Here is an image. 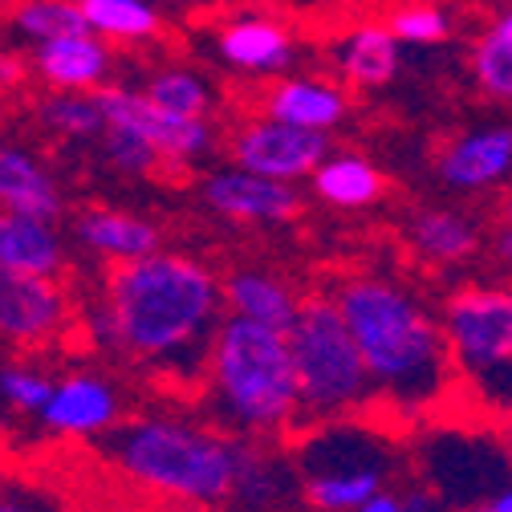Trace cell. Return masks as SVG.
I'll use <instances>...</instances> for the list:
<instances>
[{"label":"cell","mask_w":512,"mask_h":512,"mask_svg":"<svg viewBox=\"0 0 512 512\" xmlns=\"http://www.w3.org/2000/svg\"><path fill=\"white\" fill-rule=\"evenodd\" d=\"M252 443L200 415L143 411L102 439V460L151 504L228 508Z\"/></svg>","instance_id":"cell-3"},{"label":"cell","mask_w":512,"mask_h":512,"mask_svg":"<svg viewBox=\"0 0 512 512\" xmlns=\"http://www.w3.org/2000/svg\"><path fill=\"white\" fill-rule=\"evenodd\" d=\"M143 94L155 110L183 114V118H208V106H212V86L196 70H159L155 78H147Z\"/></svg>","instance_id":"cell-28"},{"label":"cell","mask_w":512,"mask_h":512,"mask_svg":"<svg viewBox=\"0 0 512 512\" xmlns=\"http://www.w3.org/2000/svg\"><path fill=\"white\" fill-rule=\"evenodd\" d=\"M452 512H512V480L500 484L492 496H484V500H476V504H460V508H452Z\"/></svg>","instance_id":"cell-36"},{"label":"cell","mask_w":512,"mask_h":512,"mask_svg":"<svg viewBox=\"0 0 512 512\" xmlns=\"http://www.w3.org/2000/svg\"><path fill=\"white\" fill-rule=\"evenodd\" d=\"M261 5H269V0H261Z\"/></svg>","instance_id":"cell-43"},{"label":"cell","mask_w":512,"mask_h":512,"mask_svg":"<svg viewBox=\"0 0 512 512\" xmlns=\"http://www.w3.org/2000/svg\"><path fill=\"white\" fill-rule=\"evenodd\" d=\"M496 5H504V9H508V5H512V0H496Z\"/></svg>","instance_id":"cell-41"},{"label":"cell","mask_w":512,"mask_h":512,"mask_svg":"<svg viewBox=\"0 0 512 512\" xmlns=\"http://www.w3.org/2000/svg\"><path fill=\"white\" fill-rule=\"evenodd\" d=\"M57 220L0 212V269L57 277L66 269V240L53 228Z\"/></svg>","instance_id":"cell-20"},{"label":"cell","mask_w":512,"mask_h":512,"mask_svg":"<svg viewBox=\"0 0 512 512\" xmlns=\"http://www.w3.org/2000/svg\"><path fill=\"white\" fill-rule=\"evenodd\" d=\"M338 70L358 90H378L399 74V41L387 25H358L338 45Z\"/></svg>","instance_id":"cell-23"},{"label":"cell","mask_w":512,"mask_h":512,"mask_svg":"<svg viewBox=\"0 0 512 512\" xmlns=\"http://www.w3.org/2000/svg\"><path fill=\"white\" fill-rule=\"evenodd\" d=\"M387 29L403 45H435V41L447 37V13L435 9V5H407V9L391 13Z\"/></svg>","instance_id":"cell-32"},{"label":"cell","mask_w":512,"mask_h":512,"mask_svg":"<svg viewBox=\"0 0 512 512\" xmlns=\"http://www.w3.org/2000/svg\"><path fill=\"white\" fill-rule=\"evenodd\" d=\"M29 57L17 45H0V94H13L29 82Z\"/></svg>","instance_id":"cell-33"},{"label":"cell","mask_w":512,"mask_h":512,"mask_svg":"<svg viewBox=\"0 0 512 512\" xmlns=\"http://www.w3.org/2000/svg\"><path fill=\"white\" fill-rule=\"evenodd\" d=\"M228 151H232V163L252 175L297 183V179H309L313 167L330 155V135L297 131V126H285L273 118H248L228 139Z\"/></svg>","instance_id":"cell-9"},{"label":"cell","mask_w":512,"mask_h":512,"mask_svg":"<svg viewBox=\"0 0 512 512\" xmlns=\"http://www.w3.org/2000/svg\"><path fill=\"white\" fill-rule=\"evenodd\" d=\"M82 21L106 45H139L159 33V13L151 0H78Z\"/></svg>","instance_id":"cell-25"},{"label":"cell","mask_w":512,"mask_h":512,"mask_svg":"<svg viewBox=\"0 0 512 512\" xmlns=\"http://www.w3.org/2000/svg\"><path fill=\"white\" fill-rule=\"evenodd\" d=\"M293 500H301L293 460L277 452V443L256 439L224 512H289Z\"/></svg>","instance_id":"cell-19"},{"label":"cell","mask_w":512,"mask_h":512,"mask_svg":"<svg viewBox=\"0 0 512 512\" xmlns=\"http://www.w3.org/2000/svg\"><path fill=\"white\" fill-rule=\"evenodd\" d=\"M5 5H9V0H0V13H5Z\"/></svg>","instance_id":"cell-42"},{"label":"cell","mask_w":512,"mask_h":512,"mask_svg":"<svg viewBox=\"0 0 512 512\" xmlns=\"http://www.w3.org/2000/svg\"><path fill=\"white\" fill-rule=\"evenodd\" d=\"M472 78H476V86L492 102L512 106V37L488 33V37L476 41V49H472Z\"/></svg>","instance_id":"cell-29"},{"label":"cell","mask_w":512,"mask_h":512,"mask_svg":"<svg viewBox=\"0 0 512 512\" xmlns=\"http://www.w3.org/2000/svg\"><path fill=\"white\" fill-rule=\"evenodd\" d=\"M204 204L236 224H285L301 212V196L293 183L252 175L244 167L212 171L204 183Z\"/></svg>","instance_id":"cell-13"},{"label":"cell","mask_w":512,"mask_h":512,"mask_svg":"<svg viewBox=\"0 0 512 512\" xmlns=\"http://www.w3.org/2000/svg\"><path fill=\"white\" fill-rule=\"evenodd\" d=\"M224 322L220 277L183 252H151L114 265L102 301L86 313V334L167 387L200 391L212 338Z\"/></svg>","instance_id":"cell-1"},{"label":"cell","mask_w":512,"mask_h":512,"mask_svg":"<svg viewBox=\"0 0 512 512\" xmlns=\"http://www.w3.org/2000/svg\"><path fill=\"white\" fill-rule=\"evenodd\" d=\"M0 512H57V504L33 488H0Z\"/></svg>","instance_id":"cell-34"},{"label":"cell","mask_w":512,"mask_h":512,"mask_svg":"<svg viewBox=\"0 0 512 512\" xmlns=\"http://www.w3.org/2000/svg\"><path fill=\"white\" fill-rule=\"evenodd\" d=\"M29 70L53 94H94L110 82L114 53L102 37H94L90 29H78V33H61L53 41L33 45Z\"/></svg>","instance_id":"cell-12"},{"label":"cell","mask_w":512,"mask_h":512,"mask_svg":"<svg viewBox=\"0 0 512 512\" xmlns=\"http://www.w3.org/2000/svg\"><path fill=\"white\" fill-rule=\"evenodd\" d=\"M439 326L452 362V399L488 423L512 419V285L452 293Z\"/></svg>","instance_id":"cell-5"},{"label":"cell","mask_w":512,"mask_h":512,"mask_svg":"<svg viewBox=\"0 0 512 512\" xmlns=\"http://www.w3.org/2000/svg\"><path fill=\"white\" fill-rule=\"evenodd\" d=\"M98 147L106 155V163L122 175H135V179H147V175H159L163 171V159L159 151L139 135V131H126V126H106L98 135Z\"/></svg>","instance_id":"cell-30"},{"label":"cell","mask_w":512,"mask_h":512,"mask_svg":"<svg viewBox=\"0 0 512 512\" xmlns=\"http://www.w3.org/2000/svg\"><path fill=\"white\" fill-rule=\"evenodd\" d=\"M496 256H500V265L512 269V224H504V228L496 232Z\"/></svg>","instance_id":"cell-39"},{"label":"cell","mask_w":512,"mask_h":512,"mask_svg":"<svg viewBox=\"0 0 512 512\" xmlns=\"http://www.w3.org/2000/svg\"><path fill=\"white\" fill-rule=\"evenodd\" d=\"M126 512H224V508H200V504H139V508H126Z\"/></svg>","instance_id":"cell-38"},{"label":"cell","mask_w":512,"mask_h":512,"mask_svg":"<svg viewBox=\"0 0 512 512\" xmlns=\"http://www.w3.org/2000/svg\"><path fill=\"white\" fill-rule=\"evenodd\" d=\"M285 338L297 382V431L338 419H362L374 411L366 366L330 293L301 297L297 322Z\"/></svg>","instance_id":"cell-6"},{"label":"cell","mask_w":512,"mask_h":512,"mask_svg":"<svg viewBox=\"0 0 512 512\" xmlns=\"http://www.w3.org/2000/svg\"><path fill=\"white\" fill-rule=\"evenodd\" d=\"M411 244L435 265H460L480 248V228L456 208H423L411 216Z\"/></svg>","instance_id":"cell-24"},{"label":"cell","mask_w":512,"mask_h":512,"mask_svg":"<svg viewBox=\"0 0 512 512\" xmlns=\"http://www.w3.org/2000/svg\"><path fill=\"white\" fill-rule=\"evenodd\" d=\"M0 212H21L57 220L61 216V191L41 159L17 143H0Z\"/></svg>","instance_id":"cell-21"},{"label":"cell","mask_w":512,"mask_h":512,"mask_svg":"<svg viewBox=\"0 0 512 512\" xmlns=\"http://www.w3.org/2000/svg\"><path fill=\"white\" fill-rule=\"evenodd\" d=\"M37 419L57 439H106L122 423V395L106 374L74 370L53 378V391Z\"/></svg>","instance_id":"cell-11"},{"label":"cell","mask_w":512,"mask_h":512,"mask_svg":"<svg viewBox=\"0 0 512 512\" xmlns=\"http://www.w3.org/2000/svg\"><path fill=\"white\" fill-rule=\"evenodd\" d=\"M399 500H403V512H452V508H447V500H443L427 480H419V484L403 488V492H399Z\"/></svg>","instance_id":"cell-35"},{"label":"cell","mask_w":512,"mask_h":512,"mask_svg":"<svg viewBox=\"0 0 512 512\" xmlns=\"http://www.w3.org/2000/svg\"><path fill=\"white\" fill-rule=\"evenodd\" d=\"M37 122L41 131H49L61 143H98L106 131V118L98 110L94 94H45L37 102Z\"/></svg>","instance_id":"cell-27"},{"label":"cell","mask_w":512,"mask_h":512,"mask_svg":"<svg viewBox=\"0 0 512 512\" xmlns=\"http://www.w3.org/2000/svg\"><path fill=\"white\" fill-rule=\"evenodd\" d=\"M313 183V196L338 208V212H358V208H370L382 200V191H387V179H382V171L354 155V151H330L322 163L313 167L309 175Z\"/></svg>","instance_id":"cell-22"},{"label":"cell","mask_w":512,"mask_h":512,"mask_svg":"<svg viewBox=\"0 0 512 512\" xmlns=\"http://www.w3.org/2000/svg\"><path fill=\"white\" fill-rule=\"evenodd\" d=\"M370 378L374 411L419 423L452 399V362L439 317L391 277L358 273L330 293Z\"/></svg>","instance_id":"cell-2"},{"label":"cell","mask_w":512,"mask_h":512,"mask_svg":"<svg viewBox=\"0 0 512 512\" xmlns=\"http://www.w3.org/2000/svg\"><path fill=\"white\" fill-rule=\"evenodd\" d=\"M98 110L106 118V126H126V131H139L163 159V167H191L196 159H204L216 143V131L208 118H183V114H167L155 110L147 102L143 90L131 86H102L94 90Z\"/></svg>","instance_id":"cell-8"},{"label":"cell","mask_w":512,"mask_h":512,"mask_svg":"<svg viewBox=\"0 0 512 512\" xmlns=\"http://www.w3.org/2000/svg\"><path fill=\"white\" fill-rule=\"evenodd\" d=\"M220 293H224L228 317H244V322L269 326L277 334H289L301 309V293L285 277L265 269H236L232 277L220 281Z\"/></svg>","instance_id":"cell-17"},{"label":"cell","mask_w":512,"mask_h":512,"mask_svg":"<svg viewBox=\"0 0 512 512\" xmlns=\"http://www.w3.org/2000/svg\"><path fill=\"white\" fill-rule=\"evenodd\" d=\"M53 391V378L29 362H5L0 366V403L17 415H37Z\"/></svg>","instance_id":"cell-31"},{"label":"cell","mask_w":512,"mask_h":512,"mask_svg":"<svg viewBox=\"0 0 512 512\" xmlns=\"http://www.w3.org/2000/svg\"><path fill=\"white\" fill-rule=\"evenodd\" d=\"M74 236L78 244H86L94 256L110 265H126V261H143V256L163 248V232L155 220L122 212V208H90L74 220Z\"/></svg>","instance_id":"cell-18"},{"label":"cell","mask_w":512,"mask_h":512,"mask_svg":"<svg viewBox=\"0 0 512 512\" xmlns=\"http://www.w3.org/2000/svg\"><path fill=\"white\" fill-rule=\"evenodd\" d=\"M265 118L297 126V131H322L330 135L346 118V90L326 82V78H277L265 90Z\"/></svg>","instance_id":"cell-15"},{"label":"cell","mask_w":512,"mask_h":512,"mask_svg":"<svg viewBox=\"0 0 512 512\" xmlns=\"http://www.w3.org/2000/svg\"><path fill=\"white\" fill-rule=\"evenodd\" d=\"M70 297L57 277L0 269V342L17 350H37L70 330Z\"/></svg>","instance_id":"cell-10"},{"label":"cell","mask_w":512,"mask_h":512,"mask_svg":"<svg viewBox=\"0 0 512 512\" xmlns=\"http://www.w3.org/2000/svg\"><path fill=\"white\" fill-rule=\"evenodd\" d=\"M350 512H403V500H399L395 488H382V492L366 496V500H362L358 508H350Z\"/></svg>","instance_id":"cell-37"},{"label":"cell","mask_w":512,"mask_h":512,"mask_svg":"<svg viewBox=\"0 0 512 512\" xmlns=\"http://www.w3.org/2000/svg\"><path fill=\"white\" fill-rule=\"evenodd\" d=\"M492 33H504V37H512V5L500 13V21L492 25Z\"/></svg>","instance_id":"cell-40"},{"label":"cell","mask_w":512,"mask_h":512,"mask_svg":"<svg viewBox=\"0 0 512 512\" xmlns=\"http://www.w3.org/2000/svg\"><path fill=\"white\" fill-rule=\"evenodd\" d=\"M5 33L17 45H41L61 33H78L86 29L82 9L74 0H9L5 5Z\"/></svg>","instance_id":"cell-26"},{"label":"cell","mask_w":512,"mask_h":512,"mask_svg":"<svg viewBox=\"0 0 512 512\" xmlns=\"http://www.w3.org/2000/svg\"><path fill=\"white\" fill-rule=\"evenodd\" d=\"M297 496L309 512H350L391 488V435L362 419H338L297 431Z\"/></svg>","instance_id":"cell-7"},{"label":"cell","mask_w":512,"mask_h":512,"mask_svg":"<svg viewBox=\"0 0 512 512\" xmlns=\"http://www.w3.org/2000/svg\"><path fill=\"white\" fill-rule=\"evenodd\" d=\"M216 49L224 66L244 78H281L293 66V33L261 13L228 21L216 37Z\"/></svg>","instance_id":"cell-14"},{"label":"cell","mask_w":512,"mask_h":512,"mask_svg":"<svg viewBox=\"0 0 512 512\" xmlns=\"http://www.w3.org/2000/svg\"><path fill=\"white\" fill-rule=\"evenodd\" d=\"M200 391L208 419L224 431L261 443H285L297 435V382L289 338L269 326L224 317L204 362Z\"/></svg>","instance_id":"cell-4"},{"label":"cell","mask_w":512,"mask_h":512,"mask_svg":"<svg viewBox=\"0 0 512 512\" xmlns=\"http://www.w3.org/2000/svg\"><path fill=\"white\" fill-rule=\"evenodd\" d=\"M74 5H78V0H74Z\"/></svg>","instance_id":"cell-44"},{"label":"cell","mask_w":512,"mask_h":512,"mask_svg":"<svg viewBox=\"0 0 512 512\" xmlns=\"http://www.w3.org/2000/svg\"><path fill=\"white\" fill-rule=\"evenodd\" d=\"M512 175V126H484L460 135L439 155V179L460 191H480Z\"/></svg>","instance_id":"cell-16"}]
</instances>
